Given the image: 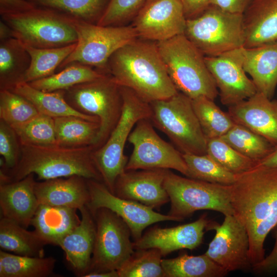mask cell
Here are the masks:
<instances>
[{"label":"cell","mask_w":277,"mask_h":277,"mask_svg":"<svg viewBox=\"0 0 277 277\" xmlns=\"http://www.w3.org/2000/svg\"><path fill=\"white\" fill-rule=\"evenodd\" d=\"M272 231L275 239L273 248L267 257L252 265V269L255 273H266L277 271V225Z\"/></svg>","instance_id":"45"},{"label":"cell","mask_w":277,"mask_h":277,"mask_svg":"<svg viewBox=\"0 0 277 277\" xmlns=\"http://www.w3.org/2000/svg\"><path fill=\"white\" fill-rule=\"evenodd\" d=\"M192 106L202 130L207 139L221 137L235 124L228 112L222 111L209 98L192 99Z\"/></svg>","instance_id":"36"},{"label":"cell","mask_w":277,"mask_h":277,"mask_svg":"<svg viewBox=\"0 0 277 277\" xmlns=\"http://www.w3.org/2000/svg\"><path fill=\"white\" fill-rule=\"evenodd\" d=\"M233 215L246 228L252 265L265 258L264 243L277 225V167L255 166L231 185Z\"/></svg>","instance_id":"1"},{"label":"cell","mask_w":277,"mask_h":277,"mask_svg":"<svg viewBox=\"0 0 277 277\" xmlns=\"http://www.w3.org/2000/svg\"><path fill=\"white\" fill-rule=\"evenodd\" d=\"M39 113L35 106L23 96L9 89L0 90V119L13 129Z\"/></svg>","instance_id":"40"},{"label":"cell","mask_w":277,"mask_h":277,"mask_svg":"<svg viewBox=\"0 0 277 277\" xmlns=\"http://www.w3.org/2000/svg\"><path fill=\"white\" fill-rule=\"evenodd\" d=\"M56 259L12 254L1 250L0 277H47L54 274Z\"/></svg>","instance_id":"31"},{"label":"cell","mask_w":277,"mask_h":277,"mask_svg":"<svg viewBox=\"0 0 277 277\" xmlns=\"http://www.w3.org/2000/svg\"><path fill=\"white\" fill-rule=\"evenodd\" d=\"M186 21L179 0H146L131 25L138 37L159 42L184 34Z\"/></svg>","instance_id":"16"},{"label":"cell","mask_w":277,"mask_h":277,"mask_svg":"<svg viewBox=\"0 0 277 277\" xmlns=\"http://www.w3.org/2000/svg\"><path fill=\"white\" fill-rule=\"evenodd\" d=\"M94 150L91 146L21 145L20 158L8 175L9 183L31 173L36 174L40 181L78 175L103 182L93 161Z\"/></svg>","instance_id":"3"},{"label":"cell","mask_w":277,"mask_h":277,"mask_svg":"<svg viewBox=\"0 0 277 277\" xmlns=\"http://www.w3.org/2000/svg\"><path fill=\"white\" fill-rule=\"evenodd\" d=\"M207 154L235 174L250 170L255 164L254 161L238 152L221 137L207 139Z\"/></svg>","instance_id":"42"},{"label":"cell","mask_w":277,"mask_h":277,"mask_svg":"<svg viewBox=\"0 0 277 277\" xmlns=\"http://www.w3.org/2000/svg\"><path fill=\"white\" fill-rule=\"evenodd\" d=\"M188 169V177L207 182L231 185L237 174L223 168L208 154L183 153Z\"/></svg>","instance_id":"38"},{"label":"cell","mask_w":277,"mask_h":277,"mask_svg":"<svg viewBox=\"0 0 277 277\" xmlns=\"http://www.w3.org/2000/svg\"><path fill=\"white\" fill-rule=\"evenodd\" d=\"M19 140L14 130L0 120V154L5 161V168L12 169L17 164L21 156Z\"/></svg>","instance_id":"44"},{"label":"cell","mask_w":277,"mask_h":277,"mask_svg":"<svg viewBox=\"0 0 277 277\" xmlns=\"http://www.w3.org/2000/svg\"><path fill=\"white\" fill-rule=\"evenodd\" d=\"M34 190L39 204L78 210L90 201L87 179L78 175L36 182Z\"/></svg>","instance_id":"23"},{"label":"cell","mask_w":277,"mask_h":277,"mask_svg":"<svg viewBox=\"0 0 277 277\" xmlns=\"http://www.w3.org/2000/svg\"><path fill=\"white\" fill-rule=\"evenodd\" d=\"M221 138L255 163L269 154L274 147L265 137L236 123Z\"/></svg>","instance_id":"37"},{"label":"cell","mask_w":277,"mask_h":277,"mask_svg":"<svg viewBox=\"0 0 277 277\" xmlns=\"http://www.w3.org/2000/svg\"><path fill=\"white\" fill-rule=\"evenodd\" d=\"M11 37H13L12 29L1 19L0 21V41Z\"/></svg>","instance_id":"50"},{"label":"cell","mask_w":277,"mask_h":277,"mask_svg":"<svg viewBox=\"0 0 277 277\" xmlns=\"http://www.w3.org/2000/svg\"><path fill=\"white\" fill-rule=\"evenodd\" d=\"M24 45L36 48H58L76 43L75 20L53 10L36 7L25 13L1 16Z\"/></svg>","instance_id":"10"},{"label":"cell","mask_w":277,"mask_h":277,"mask_svg":"<svg viewBox=\"0 0 277 277\" xmlns=\"http://www.w3.org/2000/svg\"><path fill=\"white\" fill-rule=\"evenodd\" d=\"M164 186L170 202L167 214L180 222L202 210H213L224 215L233 214L231 185L182 176L168 169Z\"/></svg>","instance_id":"8"},{"label":"cell","mask_w":277,"mask_h":277,"mask_svg":"<svg viewBox=\"0 0 277 277\" xmlns=\"http://www.w3.org/2000/svg\"><path fill=\"white\" fill-rule=\"evenodd\" d=\"M215 234L205 253L228 272L252 268L247 230L233 214L224 215L220 225L211 222L210 230Z\"/></svg>","instance_id":"15"},{"label":"cell","mask_w":277,"mask_h":277,"mask_svg":"<svg viewBox=\"0 0 277 277\" xmlns=\"http://www.w3.org/2000/svg\"><path fill=\"white\" fill-rule=\"evenodd\" d=\"M47 244L34 231H29L18 223L1 216L0 247L14 254L35 257L45 256Z\"/></svg>","instance_id":"29"},{"label":"cell","mask_w":277,"mask_h":277,"mask_svg":"<svg viewBox=\"0 0 277 277\" xmlns=\"http://www.w3.org/2000/svg\"><path fill=\"white\" fill-rule=\"evenodd\" d=\"M244 47L277 42V0H252L243 13Z\"/></svg>","instance_id":"24"},{"label":"cell","mask_w":277,"mask_h":277,"mask_svg":"<svg viewBox=\"0 0 277 277\" xmlns=\"http://www.w3.org/2000/svg\"><path fill=\"white\" fill-rule=\"evenodd\" d=\"M76 45L52 48H36L24 45L30 56L31 63L24 82L29 83L54 74L55 70L74 50Z\"/></svg>","instance_id":"35"},{"label":"cell","mask_w":277,"mask_h":277,"mask_svg":"<svg viewBox=\"0 0 277 277\" xmlns=\"http://www.w3.org/2000/svg\"><path fill=\"white\" fill-rule=\"evenodd\" d=\"M77 210L39 204L31 225L47 244L58 246L61 240L80 223Z\"/></svg>","instance_id":"26"},{"label":"cell","mask_w":277,"mask_h":277,"mask_svg":"<svg viewBox=\"0 0 277 277\" xmlns=\"http://www.w3.org/2000/svg\"><path fill=\"white\" fill-rule=\"evenodd\" d=\"M92 214L96 235L88 272L117 270L134 252L130 230L120 216L109 209L98 208Z\"/></svg>","instance_id":"12"},{"label":"cell","mask_w":277,"mask_h":277,"mask_svg":"<svg viewBox=\"0 0 277 277\" xmlns=\"http://www.w3.org/2000/svg\"><path fill=\"white\" fill-rule=\"evenodd\" d=\"M37 7L53 10L77 21L97 24L110 0H28Z\"/></svg>","instance_id":"33"},{"label":"cell","mask_w":277,"mask_h":277,"mask_svg":"<svg viewBox=\"0 0 277 277\" xmlns=\"http://www.w3.org/2000/svg\"><path fill=\"white\" fill-rule=\"evenodd\" d=\"M123 110L105 143L93 152V159L103 183L114 194L117 177L125 171L128 159L124 148L130 133L140 120L149 118V103L132 90L121 87Z\"/></svg>","instance_id":"5"},{"label":"cell","mask_w":277,"mask_h":277,"mask_svg":"<svg viewBox=\"0 0 277 277\" xmlns=\"http://www.w3.org/2000/svg\"><path fill=\"white\" fill-rule=\"evenodd\" d=\"M252 0H210V5L215 6L224 11L243 14Z\"/></svg>","instance_id":"47"},{"label":"cell","mask_w":277,"mask_h":277,"mask_svg":"<svg viewBox=\"0 0 277 277\" xmlns=\"http://www.w3.org/2000/svg\"><path fill=\"white\" fill-rule=\"evenodd\" d=\"M31 58L24 45L11 37L0 41V88L11 90L24 82Z\"/></svg>","instance_id":"28"},{"label":"cell","mask_w":277,"mask_h":277,"mask_svg":"<svg viewBox=\"0 0 277 277\" xmlns=\"http://www.w3.org/2000/svg\"><path fill=\"white\" fill-rule=\"evenodd\" d=\"M10 90L30 101L39 113L53 118L74 116L99 123L96 117L83 113L73 108L66 100L64 90L45 92L25 82L16 84Z\"/></svg>","instance_id":"27"},{"label":"cell","mask_w":277,"mask_h":277,"mask_svg":"<svg viewBox=\"0 0 277 277\" xmlns=\"http://www.w3.org/2000/svg\"><path fill=\"white\" fill-rule=\"evenodd\" d=\"M210 222L203 214L188 224L169 228L153 227L133 242V247L135 250L157 248L163 256L181 249L193 250L202 243Z\"/></svg>","instance_id":"19"},{"label":"cell","mask_w":277,"mask_h":277,"mask_svg":"<svg viewBox=\"0 0 277 277\" xmlns=\"http://www.w3.org/2000/svg\"><path fill=\"white\" fill-rule=\"evenodd\" d=\"M243 67L257 92L272 99L277 86V42L243 47Z\"/></svg>","instance_id":"25"},{"label":"cell","mask_w":277,"mask_h":277,"mask_svg":"<svg viewBox=\"0 0 277 277\" xmlns=\"http://www.w3.org/2000/svg\"><path fill=\"white\" fill-rule=\"evenodd\" d=\"M243 50V47L217 56H205L206 64L219 89L221 102L228 107L257 92L244 69Z\"/></svg>","instance_id":"17"},{"label":"cell","mask_w":277,"mask_h":277,"mask_svg":"<svg viewBox=\"0 0 277 277\" xmlns=\"http://www.w3.org/2000/svg\"><path fill=\"white\" fill-rule=\"evenodd\" d=\"M108 73L120 86L133 91L148 103L176 94L155 42L137 38L115 51Z\"/></svg>","instance_id":"2"},{"label":"cell","mask_w":277,"mask_h":277,"mask_svg":"<svg viewBox=\"0 0 277 277\" xmlns=\"http://www.w3.org/2000/svg\"><path fill=\"white\" fill-rule=\"evenodd\" d=\"M128 141L133 150L125 170L173 169L188 177L183 153L159 135L149 118L137 122Z\"/></svg>","instance_id":"13"},{"label":"cell","mask_w":277,"mask_h":277,"mask_svg":"<svg viewBox=\"0 0 277 277\" xmlns=\"http://www.w3.org/2000/svg\"><path fill=\"white\" fill-rule=\"evenodd\" d=\"M36 7L28 0H0V14L4 16L23 13Z\"/></svg>","instance_id":"46"},{"label":"cell","mask_w":277,"mask_h":277,"mask_svg":"<svg viewBox=\"0 0 277 277\" xmlns=\"http://www.w3.org/2000/svg\"><path fill=\"white\" fill-rule=\"evenodd\" d=\"M81 222L58 244L63 250L68 266L74 274L83 277L88 272L94 250L96 225L93 215L87 206L78 209Z\"/></svg>","instance_id":"21"},{"label":"cell","mask_w":277,"mask_h":277,"mask_svg":"<svg viewBox=\"0 0 277 277\" xmlns=\"http://www.w3.org/2000/svg\"><path fill=\"white\" fill-rule=\"evenodd\" d=\"M106 73L79 63H72L61 71L29 83L32 87L45 92L65 90L79 84L101 78Z\"/></svg>","instance_id":"34"},{"label":"cell","mask_w":277,"mask_h":277,"mask_svg":"<svg viewBox=\"0 0 277 277\" xmlns=\"http://www.w3.org/2000/svg\"><path fill=\"white\" fill-rule=\"evenodd\" d=\"M170 79L178 91L191 99L212 100L219 91L205 61V55L184 34L156 42Z\"/></svg>","instance_id":"4"},{"label":"cell","mask_w":277,"mask_h":277,"mask_svg":"<svg viewBox=\"0 0 277 277\" xmlns=\"http://www.w3.org/2000/svg\"><path fill=\"white\" fill-rule=\"evenodd\" d=\"M77 42L73 52L58 68L79 63L109 74L108 62L120 48L138 38L130 25L103 26L75 21Z\"/></svg>","instance_id":"11"},{"label":"cell","mask_w":277,"mask_h":277,"mask_svg":"<svg viewBox=\"0 0 277 277\" xmlns=\"http://www.w3.org/2000/svg\"><path fill=\"white\" fill-rule=\"evenodd\" d=\"M165 277H222L228 272L205 253L189 255L184 253L172 259H162Z\"/></svg>","instance_id":"30"},{"label":"cell","mask_w":277,"mask_h":277,"mask_svg":"<svg viewBox=\"0 0 277 277\" xmlns=\"http://www.w3.org/2000/svg\"><path fill=\"white\" fill-rule=\"evenodd\" d=\"M20 145H57L54 118L39 113L14 129Z\"/></svg>","instance_id":"41"},{"label":"cell","mask_w":277,"mask_h":277,"mask_svg":"<svg viewBox=\"0 0 277 277\" xmlns=\"http://www.w3.org/2000/svg\"><path fill=\"white\" fill-rule=\"evenodd\" d=\"M233 121L277 146V100L257 92L250 97L228 106Z\"/></svg>","instance_id":"20"},{"label":"cell","mask_w":277,"mask_h":277,"mask_svg":"<svg viewBox=\"0 0 277 277\" xmlns=\"http://www.w3.org/2000/svg\"><path fill=\"white\" fill-rule=\"evenodd\" d=\"M167 170H125L116 181L114 194L159 210L170 202L164 186Z\"/></svg>","instance_id":"18"},{"label":"cell","mask_w":277,"mask_h":277,"mask_svg":"<svg viewBox=\"0 0 277 277\" xmlns=\"http://www.w3.org/2000/svg\"><path fill=\"white\" fill-rule=\"evenodd\" d=\"M57 145L79 147L92 146L100 124L74 116L54 118Z\"/></svg>","instance_id":"32"},{"label":"cell","mask_w":277,"mask_h":277,"mask_svg":"<svg viewBox=\"0 0 277 277\" xmlns=\"http://www.w3.org/2000/svg\"><path fill=\"white\" fill-rule=\"evenodd\" d=\"M149 120L182 153H207V138L194 110L192 99L178 92L149 103Z\"/></svg>","instance_id":"6"},{"label":"cell","mask_w":277,"mask_h":277,"mask_svg":"<svg viewBox=\"0 0 277 277\" xmlns=\"http://www.w3.org/2000/svg\"><path fill=\"white\" fill-rule=\"evenodd\" d=\"M90 201L86 205L92 213L97 209L106 208L115 212L127 224L135 241L142 236L144 230L157 222L172 221L175 217L163 214L139 202L123 199L112 193L102 182L87 179Z\"/></svg>","instance_id":"14"},{"label":"cell","mask_w":277,"mask_h":277,"mask_svg":"<svg viewBox=\"0 0 277 277\" xmlns=\"http://www.w3.org/2000/svg\"><path fill=\"white\" fill-rule=\"evenodd\" d=\"M146 0H110L97 25L103 26L126 25L133 18Z\"/></svg>","instance_id":"43"},{"label":"cell","mask_w":277,"mask_h":277,"mask_svg":"<svg viewBox=\"0 0 277 277\" xmlns=\"http://www.w3.org/2000/svg\"><path fill=\"white\" fill-rule=\"evenodd\" d=\"M187 19L201 14L210 5V0H179Z\"/></svg>","instance_id":"48"},{"label":"cell","mask_w":277,"mask_h":277,"mask_svg":"<svg viewBox=\"0 0 277 277\" xmlns=\"http://www.w3.org/2000/svg\"><path fill=\"white\" fill-rule=\"evenodd\" d=\"M162 257L157 248L137 249L117 270L118 277H165Z\"/></svg>","instance_id":"39"},{"label":"cell","mask_w":277,"mask_h":277,"mask_svg":"<svg viewBox=\"0 0 277 277\" xmlns=\"http://www.w3.org/2000/svg\"><path fill=\"white\" fill-rule=\"evenodd\" d=\"M255 166L277 167V146H274L272 151L266 156L256 162Z\"/></svg>","instance_id":"49"},{"label":"cell","mask_w":277,"mask_h":277,"mask_svg":"<svg viewBox=\"0 0 277 277\" xmlns=\"http://www.w3.org/2000/svg\"><path fill=\"white\" fill-rule=\"evenodd\" d=\"M83 277H118L117 270H110L101 272H90Z\"/></svg>","instance_id":"51"},{"label":"cell","mask_w":277,"mask_h":277,"mask_svg":"<svg viewBox=\"0 0 277 277\" xmlns=\"http://www.w3.org/2000/svg\"><path fill=\"white\" fill-rule=\"evenodd\" d=\"M184 35L205 56L244 47L243 14L209 5L199 15L187 19Z\"/></svg>","instance_id":"9"},{"label":"cell","mask_w":277,"mask_h":277,"mask_svg":"<svg viewBox=\"0 0 277 277\" xmlns=\"http://www.w3.org/2000/svg\"><path fill=\"white\" fill-rule=\"evenodd\" d=\"M36 181L31 173L24 179L0 185L2 217L12 220L27 228L39 205L35 193Z\"/></svg>","instance_id":"22"},{"label":"cell","mask_w":277,"mask_h":277,"mask_svg":"<svg viewBox=\"0 0 277 277\" xmlns=\"http://www.w3.org/2000/svg\"><path fill=\"white\" fill-rule=\"evenodd\" d=\"M67 102L76 110L96 117L100 129L92 145L101 147L117 124L123 110L121 86L109 74L64 90Z\"/></svg>","instance_id":"7"}]
</instances>
